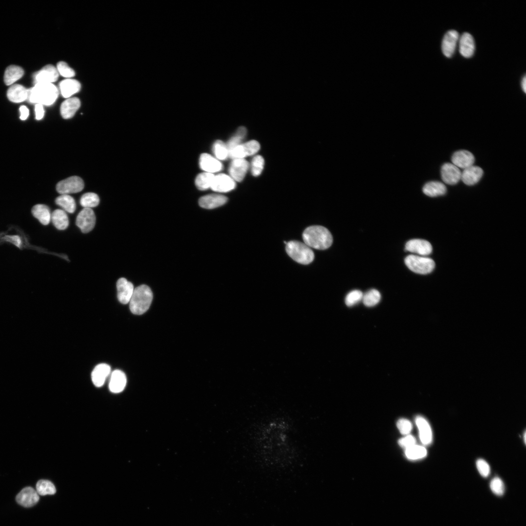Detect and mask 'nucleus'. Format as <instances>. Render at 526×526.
<instances>
[{"label": "nucleus", "instance_id": "nucleus-24", "mask_svg": "<svg viewBox=\"0 0 526 526\" xmlns=\"http://www.w3.org/2000/svg\"><path fill=\"white\" fill-rule=\"evenodd\" d=\"M110 372L111 367L109 365L101 363L96 365L91 375L94 384L98 387L102 386Z\"/></svg>", "mask_w": 526, "mask_h": 526}, {"label": "nucleus", "instance_id": "nucleus-45", "mask_svg": "<svg viewBox=\"0 0 526 526\" xmlns=\"http://www.w3.org/2000/svg\"><path fill=\"white\" fill-rule=\"evenodd\" d=\"M476 465L480 475L484 477H487L490 473L489 465L485 460L479 459L476 461Z\"/></svg>", "mask_w": 526, "mask_h": 526}, {"label": "nucleus", "instance_id": "nucleus-15", "mask_svg": "<svg viewBox=\"0 0 526 526\" xmlns=\"http://www.w3.org/2000/svg\"><path fill=\"white\" fill-rule=\"evenodd\" d=\"M117 298L122 304H127L130 302L134 291L132 283L124 278L119 279L116 283Z\"/></svg>", "mask_w": 526, "mask_h": 526}, {"label": "nucleus", "instance_id": "nucleus-23", "mask_svg": "<svg viewBox=\"0 0 526 526\" xmlns=\"http://www.w3.org/2000/svg\"><path fill=\"white\" fill-rule=\"evenodd\" d=\"M459 52L466 57L472 56L475 50L474 41L472 36L469 33H464L459 39Z\"/></svg>", "mask_w": 526, "mask_h": 526}, {"label": "nucleus", "instance_id": "nucleus-8", "mask_svg": "<svg viewBox=\"0 0 526 526\" xmlns=\"http://www.w3.org/2000/svg\"><path fill=\"white\" fill-rule=\"evenodd\" d=\"M95 220V216L93 209L90 208H84L77 215L75 223L83 233H86L94 228Z\"/></svg>", "mask_w": 526, "mask_h": 526}, {"label": "nucleus", "instance_id": "nucleus-30", "mask_svg": "<svg viewBox=\"0 0 526 526\" xmlns=\"http://www.w3.org/2000/svg\"><path fill=\"white\" fill-rule=\"evenodd\" d=\"M24 71L20 66L10 65L5 70L4 80L6 85H12L23 75Z\"/></svg>", "mask_w": 526, "mask_h": 526}, {"label": "nucleus", "instance_id": "nucleus-42", "mask_svg": "<svg viewBox=\"0 0 526 526\" xmlns=\"http://www.w3.org/2000/svg\"><path fill=\"white\" fill-rule=\"evenodd\" d=\"M490 488L495 495H502L505 491V486L503 481L499 477L493 478L490 482Z\"/></svg>", "mask_w": 526, "mask_h": 526}, {"label": "nucleus", "instance_id": "nucleus-12", "mask_svg": "<svg viewBox=\"0 0 526 526\" xmlns=\"http://www.w3.org/2000/svg\"><path fill=\"white\" fill-rule=\"evenodd\" d=\"M16 501L20 505L26 507H31L35 505L39 501V495L33 488L28 487L23 488L17 495Z\"/></svg>", "mask_w": 526, "mask_h": 526}, {"label": "nucleus", "instance_id": "nucleus-35", "mask_svg": "<svg viewBox=\"0 0 526 526\" xmlns=\"http://www.w3.org/2000/svg\"><path fill=\"white\" fill-rule=\"evenodd\" d=\"M36 491L40 495H53L56 492L55 485L47 480H40L36 484Z\"/></svg>", "mask_w": 526, "mask_h": 526}, {"label": "nucleus", "instance_id": "nucleus-34", "mask_svg": "<svg viewBox=\"0 0 526 526\" xmlns=\"http://www.w3.org/2000/svg\"><path fill=\"white\" fill-rule=\"evenodd\" d=\"M214 176L213 173L207 172L199 174L195 179L197 188L201 190L211 188Z\"/></svg>", "mask_w": 526, "mask_h": 526}, {"label": "nucleus", "instance_id": "nucleus-33", "mask_svg": "<svg viewBox=\"0 0 526 526\" xmlns=\"http://www.w3.org/2000/svg\"><path fill=\"white\" fill-rule=\"evenodd\" d=\"M405 453L408 459L416 460L426 457L427 454V451L424 446L415 444L405 449Z\"/></svg>", "mask_w": 526, "mask_h": 526}, {"label": "nucleus", "instance_id": "nucleus-25", "mask_svg": "<svg viewBox=\"0 0 526 526\" xmlns=\"http://www.w3.org/2000/svg\"><path fill=\"white\" fill-rule=\"evenodd\" d=\"M80 106V100L75 97L68 98L60 106V113L64 119L72 118Z\"/></svg>", "mask_w": 526, "mask_h": 526}, {"label": "nucleus", "instance_id": "nucleus-18", "mask_svg": "<svg viewBox=\"0 0 526 526\" xmlns=\"http://www.w3.org/2000/svg\"><path fill=\"white\" fill-rule=\"evenodd\" d=\"M474 157L472 153L466 150H460L455 152L451 157V162L459 169H466L473 165Z\"/></svg>", "mask_w": 526, "mask_h": 526}, {"label": "nucleus", "instance_id": "nucleus-22", "mask_svg": "<svg viewBox=\"0 0 526 526\" xmlns=\"http://www.w3.org/2000/svg\"><path fill=\"white\" fill-rule=\"evenodd\" d=\"M127 378L125 374L121 371H113L110 377L109 387L110 391L113 393L121 392L125 387Z\"/></svg>", "mask_w": 526, "mask_h": 526}, {"label": "nucleus", "instance_id": "nucleus-46", "mask_svg": "<svg viewBox=\"0 0 526 526\" xmlns=\"http://www.w3.org/2000/svg\"><path fill=\"white\" fill-rule=\"evenodd\" d=\"M398 443L401 447L407 449L415 445L416 441L413 436L408 434L406 436L400 438Z\"/></svg>", "mask_w": 526, "mask_h": 526}, {"label": "nucleus", "instance_id": "nucleus-36", "mask_svg": "<svg viewBox=\"0 0 526 526\" xmlns=\"http://www.w3.org/2000/svg\"><path fill=\"white\" fill-rule=\"evenodd\" d=\"M381 300V294L376 289H372L363 295L362 301L367 307H373L378 304Z\"/></svg>", "mask_w": 526, "mask_h": 526}, {"label": "nucleus", "instance_id": "nucleus-5", "mask_svg": "<svg viewBox=\"0 0 526 526\" xmlns=\"http://www.w3.org/2000/svg\"><path fill=\"white\" fill-rule=\"evenodd\" d=\"M405 263L412 271L420 274H427L432 271L435 263L432 259L417 255H409L405 258Z\"/></svg>", "mask_w": 526, "mask_h": 526}, {"label": "nucleus", "instance_id": "nucleus-49", "mask_svg": "<svg viewBox=\"0 0 526 526\" xmlns=\"http://www.w3.org/2000/svg\"><path fill=\"white\" fill-rule=\"evenodd\" d=\"M522 87L525 93L526 92V77L525 75L522 80Z\"/></svg>", "mask_w": 526, "mask_h": 526}, {"label": "nucleus", "instance_id": "nucleus-14", "mask_svg": "<svg viewBox=\"0 0 526 526\" xmlns=\"http://www.w3.org/2000/svg\"><path fill=\"white\" fill-rule=\"evenodd\" d=\"M249 168V164L244 159H234L229 168L230 176L235 181L240 182L244 178Z\"/></svg>", "mask_w": 526, "mask_h": 526}, {"label": "nucleus", "instance_id": "nucleus-40", "mask_svg": "<svg viewBox=\"0 0 526 526\" xmlns=\"http://www.w3.org/2000/svg\"><path fill=\"white\" fill-rule=\"evenodd\" d=\"M363 294L359 290H354L347 294L345 302L348 306H353L362 300Z\"/></svg>", "mask_w": 526, "mask_h": 526}, {"label": "nucleus", "instance_id": "nucleus-38", "mask_svg": "<svg viewBox=\"0 0 526 526\" xmlns=\"http://www.w3.org/2000/svg\"><path fill=\"white\" fill-rule=\"evenodd\" d=\"M80 205L84 208H90L96 207L99 203L98 196L93 192H88L84 194L80 200Z\"/></svg>", "mask_w": 526, "mask_h": 526}, {"label": "nucleus", "instance_id": "nucleus-44", "mask_svg": "<svg viewBox=\"0 0 526 526\" xmlns=\"http://www.w3.org/2000/svg\"><path fill=\"white\" fill-rule=\"evenodd\" d=\"M397 427L400 432L403 435H408L412 430L411 422L405 418L399 419L396 423Z\"/></svg>", "mask_w": 526, "mask_h": 526}, {"label": "nucleus", "instance_id": "nucleus-41", "mask_svg": "<svg viewBox=\"0 0 526 526\" xmlns=\"http://www.w3.org/2000/svg\"><path fill=\"white\" fill-rule=\"evenodd\" d=\"M264 161L261 155H256L251 162V173L253 176H259L262 172L264 167Z\"/></svg>", "mask_w": 526, "mask_h": 526}, {"label": "nucleus", "instance_id": "nucleus-4", "mask_svg": "<svg viewBox=\"0 0 526 526\" xmlns=\"http://www.w3.org/2000/svg\"><path fill=\"white\" fill-rule=\"evenodd\" d=\"M285 250L293 260L302 264H309L314 259V254L311 248L298 241L287 242Z\"/></svg>", "mask_w": 526, "mask_h": 526}, {"label": "nucleus", "instance_id": "nucleus-27", "mask_svg": "<svg viewBox=\"0 0 526 526\" xmlns=\"http://www.w3.org/2000/svg\"><path fill=\"white\" fill-rule=\"evenodd\" d=\"M81 88L80 83L76 80L68 78L59 83V89L62 95L68 98L78 92Z\"/></svg>", "mask_w": 526, "mask_h": 526}, {"label": "nucleus", "instance_id": "nucleus-31", "mask_svg": "<svg viewBox=\"0 0 526 526\" xmlns=\"http://www.w3.org/2000/svg\"><path fill=\"white\" fill-rule=\"evenodd\" d=\"M52 222L58 230H64L69 225V219L66 212L62 209H57L51 214Z\"/></svg>", "mask_w": 526, "mask_h": 526}, {"label": "nucleus", "instance_id": "nucleus-29", "mask_svg": "<svg viewBox=\"0 0 526 526\" xmlns=\"http://www.w3.org/2000/svg\"><path fill=\"white\" fill-rule=\"evenodd\" d=\"M446 186L439 181H431L426 183L423 188V192L430 197L443 195L446 192Z\"/></svg>", "mask_w": 526, "mask_h": 526}, {"label": "nucleus", "instance_id": "nucleus-17", "mask_svg": "<svg viewBox=\"0 0 526 526\" xmlns=\"http://www.w3.org/2000/svg\"><path fill=\"white\" fill-rule=\"evenodd\" d=\"M459 39V34L455 30H450L444 35L442 42V50L447 57L453 55Z\"/></svg>", "mask_w": 526, "mask_h": 526}, {"label": "nucleus", "instance_id": "nucleus-3", "mask_svg": "<svg viewBox=\"0 0 526 526\" xmlns=\"http://www.w3.org/2000/svg\"><path fill=\"white\" fill-rule=\"evenodd\" d=\"M153 298L150 288L145 284L134 289L130 301V309L135 315H142L149 308Z\"/></svg>", "mask_w": 526, "mask_h": 526}, {"label": "nucleus", "instance_id": "nucleus-37", "mask_svg": "<svg viewBox=\"0 0 526 526\" xmlns=\"http://www.w3.org/2000/svg\"><path fill=\"white\" fill-rule=\"evenodd\" d=\"M246 134V129L244 127L239 128L234 135L226 144L228 151L241 144V142L245 137Z\"/></svg>", "mask_w": 526, "mask_h": 526}, {"label": "nucleus", "instance_id": "nucleus-39", "mask_svg": "<svg viewBox=\"0 0 526 526\" xmlns=\"http://www.w3.org/2000/svg\"><path fill=\"white\" fill-rule=\"evenodd\" d=\"M213 151L218 159L224 160L228 156L229 151L226 144L220 140L216 141L213 145Z\"/></svg>", "mask_w": 526, "mask_h": 526}, {"label": "nucleus", "instance_id": "nucleus-48", "mask_svg": "<svg viewBox=\"0 0 526 526\" xmlns=\"http://www.w3.org/2000/svg\"><path fill=\"white\" fill-rule=\"evenodd\" d=\"M20 113V119L22 120H26L29 115V110L25 106H21L19 108Z\"/></svg>", "mask_w": 526, "mask_h": 526}, {"label": "nucleus", "instance_id": "nucleus-32", "mask_svg": "<svg viewBox=\"0 0 526 526\" xmlns=\"http://www.w3.org/2000/svg\"><path fill=\"white\" fill-rule=\"evenodd\" d=\"M55 202L65 212L73 213L75 210L76 204L75 199L69 195L62 194L59 196L56 199Z\"/></svg>", "mask_w": 526, "mask_h": 526}, {"label": "nucleus", "instance_id": "nucleus-13", "mask_svg": "<svg viewBox=\"0 0 526 526\" xmlns=\"http://www.w3.org/2000/svg\"><path fill=\"white\" fill-rule=\"evenodd\" d=\"M441 174L443 182L449 185H455L461 180V171L452 163L444 164L441 167Z\"/></svg>", "mask_w": 526, "mask_h": 526}, {"label": "nucleus", "instance_id": "nucleus-26", "mask_svg": "<svg viewBox=\"0 0 526 526\" xmlns=\"http://www.w3.org/2000/svg\"><path fill=\"white\" fill-rule=\"evenodd\" d=\"M7 95L13 102H21L28 99V90L21 85L13 84L9 88Z\"/></svg>", "mask_w": 526, "mask_h": 526}, {"label": "nucleus", "instance_id": "nucleus-47", "mask_svg": "<svg viewBox=\"0 0 526 526\" xmlns=\"http://www.w3.org/2000/svg\"><path fill=\"white\" fill-rule=\"evenodd\" d=\"M35 111L36 113V119L37 120H40L43 117L44 114L43 105L40 104H36L35 107Z\"/></svg>", "mask_w": 526, "mask_h": 526}, {"label": "nucleus", "instance_id": "nucleus-9", "mask_svg": "<svg viewBox=\"0 0 526 526\" xmlns=\"http://www.w3.org/2000/svg\"><path fill=\"white\" fill-rule=\"evenodd\" d=\"M58 73L56 67L49 64L43 67L34 75L35 84L38 83H52L57 80Z\"/></svg>", "mask_w": 526, "mask_h": 526}, {"label": "nucleus", "instance_id": "nucleus-1", "mask_svg": "<svg viewBox=\"0 0 526 526\" xmlns=\"http://www.w3.org/2000/svg\"><path fill=\"white\" fill-rule=\"evenodd\" d=\"M302 239L307 246L318 250L327 249L333 243L330 232L321 225H312L306 228L303 232Z\"/></svg>", "mask_w": 526, "mask_h": 526}, {"label": "nucleus", "instance_id": "nucleus-2", "mask_svg": "<svg viewBox=\"0 0 526 526\" xmlns=\"http://www.w3.org/2000/svg\"><path fill=\"white\" fill-rule=\"evenodd\" d=\"M58 91L53 83H38L28 89V99L31 103L49 106L57 98Z\"/></svg>", "mask_w": 526, "mask_h": 526}, {"label": "nucleus", "instance_id": "nucleus-19", "mask_svg": "<svg viewBox=\"0 0 526 526\" xmlns=\"http://www.w3.org/2000/svg\"><path fill=\"white\" fill-rule=\"evenodd\" d=\"M483 174V171L481 168L472 165L461 172V180L466 185L472 186L480 180Z\"/></svg>", "mask_w": 526, "mask_h": 526}, {"label": "nucleus", "instance_id": "nucleus-21", "mask_svg": "<svg viewBox=\"0 0 526 526\" xmlns=\"http://www.w3.org/2000/svg\"><path fill=\"white\" fill-rule=\"evenodd\" d=\"M227 200V198L224 195L211 194L201 197L199 204L203 208L212 209L224 205Z\"/></svg>", "mask_w": 526, "mask_h": 526}, {"label": "nucleus", "instance_id": "nucleus-7", "mask_svg": "<svg viewBox=\"0 0 526 526\" xmlns=\"http://www.w3.org/2000/svg\"><path fill=\"white\" fill-rule=\"evenodd\" d=\"M260 148V144L257 141L251 140L241 144L230 150L228 156L233 159H244L246 156L255 154Z\"/></svg>", "mask_w": 526, "mask_h": 526}, {"label": "nucleus", "instance_id": "nucleus-20", "mask_svg": "<svg viewBox=\"0 0 526 526\" xmlns=\"http://www.w3.org/2000/svg\"><path fill=\"white\" fill-rule=\"evenodd\" d=\"M199 164L203 170L211 173L219 171L223 168L222 163L218 159L207 153L201 154Z\"/></svg>", "mask_w": 526, "mask_h": 526}, {"label": "nucleus", "instance_id": "nucleus-6", "mask_svg": "<svg viewBox=\"0 0 526 526\" xmlns=\"http://www.w3.org/2000/svg\"><path fill=\"white\" fill-rule=\"evenodd\" d=\"M84 183L79 177L73 176L59 182L56 186L57 191L60 194L75 193L81 191Z\"/></svg>", "mask_w": 526, "mask_h": 526}, {"label": "nucleus", "instance_id": "nucleus-10", "mask_svg": "<svg viewBox=\"0 0 526 526\" xmlns=\"http://www.w3.org/2000/svg\"><path fill=\"white\" fill-rule=\"evenodd\" d=\"M406 251L419 256H425L430 254L432 250L431 244L427 241L419 239H412L405 244Z\"/></svg>", "mask_w": 526, "mask_h": 526}, {"label": "nucleus", "instance_id": "nucleus-11", "mask_svg": "<svg viewBox=\"0 0 526 526\" xmlns=\"http://www.w3.org/2000/svg\"><path fill=\"white\" fill-rule=\"evenodd\" d=\"M236 186L235 181L225 174L214 176L211 188L216 192H226L233 189Z\"/></svg>", "mask_w": 526, "mask_h": 526}, {"label": "nucleus", "instance_id": "nucleus-43", "mask_svg": "<svg viewBox=\"0 0 526 526\" xmlns=\"http://www.w3.org/2000/svg\"><path fill=\"white\" fill-rule=\"evenodd\" d=\"M56 68L58 74L64 77L71 78L75 75L74 70L64 61L58 62Z\"/></svg>", "mask_w": 526, "mask_h": 526}, {"label": "nucleus", "instance_id": "nucleus-50", "mask_svg": "<svg viewBox=\"0 0 526 526\" xmlns=\"http://www.w3.org/2000/svg\"><path fill=\"white\" fill-rule=\"evenodd\" d=\"M524 442L525 443L526 442V432H525L524 433Z\"/></svg>", "mask_w": 526, "mask_h": 526}, {"label": "nucleus", "instance_id": "nucleus-16", "mask_svg": "<svg viewBox=\"0 0 526 526\" xmlns=\"http://www.w3.org/2000/svg\"><path fill=\"white\" fill-rule=\"evenodd\" d=\"M415 422L419 431V438L422 444L425 446L431 444L432 432L428 421L422 416H417Z\"/></svg>", "mask_w": 526, "mask_h": 526}, {"label": "nucleus", "instance_id": "nucleus-28", "mask_svg": "<svg viewBox=\"0 0 526 526\" xmlns=\"http://www.w3.org/2000/svg\"><path fill=\"white\" fill-rule=\"evenodd\" d=\"M33 215L43 225L49 224L51 219V214L49 207L43 204H38L32 209Z\"/></svg>", "mask_w": 526, "mask_h": 526}]
</instances>
